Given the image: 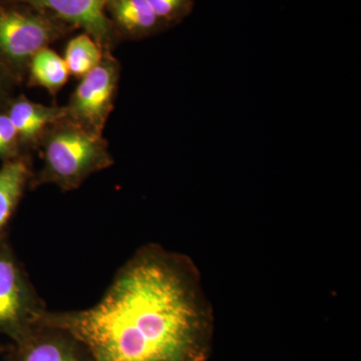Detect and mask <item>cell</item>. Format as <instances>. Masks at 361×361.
Wrapping results in <instances>:
<instances>
[{"label": "cell", "instance_id": "6da1fadb", "mask_svg": "<svg viewBox=\"0 0 361 361\" xmlns=\"http://www.w3.org/2000/svg\"><path fill=\"white\" fill-rule=\"evenodd\" d=\"M213 323L192 259L148 244L118 270L99 302L47 310L37 324L68 332L92 361H206Z\"/></svg>", "mask_w": 361, "mask_h": 361}, {"label": "cell", "instance_id": "7a4b0ae2", "mask_svg": "<svg viewBox=\"0 0 361 361\" xmlns=\"http://www.w3.org/2000/svg\"><path fill=\"white\" fill-rule=\"evenodd\" d=\"M42 166L30 185L51 184L63 191L78 189L94 173L114 165L103 135L80 127L70 118L51 126L40 140Z\"/></svg>", "mask_w": 361, "mask_h": 361}, {"label": "cell", "instance_id": "3957f363", "mask_svg": "<svg viewBox=\"0 0 361 361\" xmlns=\"http://www.w3.org/2000/svg\"><path fill=\"white\" fill-rule=\"evenodd\" d=\"M47 310L27 273L6 240L0 242V334L16 342Z\"/></svg>", "mask_w": 361, "mask_h": 361}, {"label": "cell", "instance_id": "277c9868", "mask_svg": "<svg viewBox=\"0 0 361 361\" xmlns=\"http://www.w3.org/2000/svg\"><path fill=\"white\" fill-rule=\"evenodd\" d=\"M63 28L47 14L0 6V61L16 77L40 49L58 39Z\"/></svg>", "mask_w": 361, "mask_h": 361}, {"label": "cell", "instance_id": "5b68a950", "mask_svg": "<svg viewBox=\"0 0 361 361\" xmlns=\"http://www.w3.org/2000/svg\"><path fill=\"white\" fill-rule=\"evenodd\" d=\"M120 75V63L106 49L96 68L82 78L73 92L66 106L68 118L85 130L103 135L115 106Z\"/></svg>", "mask_w": 361, "mask_h": 361}, {"label": "cell", "instance_id": "8992f818", "mask_svg": "<svg viewBox=\"0 0 361 361\" xmlns=\"http://www.w3.org/2000/svg\"><path fill=\"white\" fill-rule=\"evenodd\" d=\"M54 20L84 28L103 51L113 44L114 30L106 16L109 0H18Z\"/></svg>", "mask_w": 361, "mask_h": 361}, {"label": "cell", "instance_id": "52a82bcc", "mask_svg": "<svg viewBox=\"0 0 361 361\" xmlns=\"http://www.w3.org/2000/svg\"><path fill=\"white\" fill-rule=\"evenodd\" d=\"M13 361H92L87 349L68 332L35 324L16 342Z\"/></svg>", "mask_w": 361, "mask_h": 361}, {"label": "cell", "instance_id": "ba28073f", "mask_svg": "<svg viewBox=\"0 0 361 361\" xmlns=\"http://www.w3.org/2000/svg\"><path fill=\"white\" fill-rule=\"evenodd\" d=\"M6 114L18 132L23 149L37 148L47 130L66 118L68 110L66 106H47L20 97L9 104Z\"/></svg>", "mask_w": 361, "mask_h": 361}, {"label": "cell", "instance_id": "9c48e42d", "mask_svg": "<svg viewBox=\"0 0 361 361\" xmlns=\"http://www.w3.org/2000/svg\"><path fill=\"white\" fill-rule=\"evenodd\" d=\"M106 13L114 30L128 39H147L167 30L148 0H109Z\"/></svg>", "mask_w": 361, "mask_h": 361}, {"label": "cell", "instance_id": "30bf717a", "mask_svg": "<svg viewBox=\"0 0 361 361\" xmlns=\"http://www.w3.org/2000/svg\"><path fill=\"white\" fill-rule=\"evenodd\" d=\"M32 174L26 156L4 161L0 169V242L6 240L7 227Z\"/></svg>", "mask_w": 361, "mask_h": 361}, {"label": "cell", "instance_id": "8fae6325", "mask_svg": "<svg viewBox=\"0 0 361 361\" xmlns=\"http://www.w3.org/2000/svg\"><path fill=\"white\" fill-rule=\"evenodd\" d=\"M30 85L42 87L51 94H56L68 82L70 71L65 59L56 51L44 47L30 59Z\"/></svg>", "mask_w": 361, "mask_h": 361}, {"label": "cell", "instance_id": "7c38bea8", "mask_svg": "<svg viewBox=\"0 0 361 361\" xmlns=\"http://www.w3.org/2000/svg\"><path fill=\"white\" fill-rule=\"evenodd\" d=\"M103 49L90 35H80L68 42L65 61L70 75L82 78L94 70L103 56Z\"/></svg>", "mask_w": 361, "mask_h": 361}, {"label": "cell", "instance_id": "4fadbf2b", "mask_svg": "<svg viewBox=\"0 0 361 361\" xmlns=\"http://www.w3.org/2000/svg\"><path fill=\"white\" fill-rule=\"evenodd\" d=\"M166 28L178 25L193 11L195 0H148Z\"/></svg>", "mask_w": 361, "mask_h": 361}, {"label": "cell", "instance_id": "5bb4252c", "mask_svg": "<svg viewBox=\"0 0 361 361\" xmlns=\"http://www.w3.org/2000/svg\"><path fill=\"white\" fill-rule=\"evenodd\" d=\"M20 137L7 114H0V159L4 161L23 157Z\"/></svg>", "mask_w": 361, "mask_h": 361}, {"label": "cell", "instance_id": "9a60e30c", "mask_svg": "<svg viewBox=\"0 0 361 361\" xmlns=\"http://www.w3.org/2000/svg\"><path fill=\"white\" fill-rule=\"evenodd\" d=\"M16 80V75L4 63L0 61V101L6 96L9 87L13 85V80Z\"/></svg>", "mask_w": 361, "mask_h": 361}]
</instances>
